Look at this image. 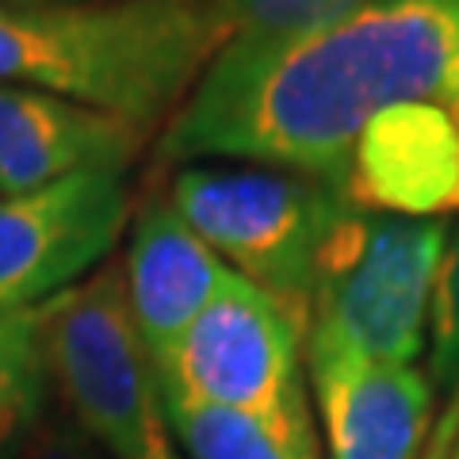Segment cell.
I'll list each match as a JSON object with an SVG mask.
<instances>
[{"label": "cell", "mask_w": 459, "mask_h": 459, "mask_svg": "<svg viewBox=\"0 0 459 459\" xmlns=\"http://www.w3.org/2000/svg\"><path fill=\"white\" fill-rule=\"evenodd\" d=\"M349 204L402 219L459 211V111L437 104L391 108L371 119L341 177Z\"/></svg>", "instance_id": "cell-10"}, {"label": "cell", "mask_w": 459, "mask_h": 459, "mask_svg": "<svg viewBox=\"0 0 459 459\" xmlns=\"http://www.w3.org/2000/svg\"><path fill=\"white\" fill-rule=\"evenodd\" d=\"M238 20V39H291L325 27L364 0H226Z\"/></svg>", "instance_id": "cell-15"}, {"label": "cell", "mask_w": 459, "mask_h": 459, "mask_svg": "<svg viewBox=\"0 0 459 459\" xmlns=\"http://www.w3.org/2000/svg\"><path fill=\"white\" fill-rule=\"evenodd\" d=\"M131 219L119 172H84L0 199V314H20L89 280Z\"/></svg>", "instance_id": "cell-7"}, {"label": "cell", "mask_w": 459, "mask_h": 459, "mask_svg": "<svg viewBox=\"0 0 459 459\" xmlns=\"http://www.w3.org/2000/svg\"><path fill=\"white\" fill-rule=\"evenodd\" d=\"M0 4H8V0H0Z\"/></svg>", "instance_id": "cell-19"}, {"label": "cell", "mask_w": 459, "mask_h": 459, "mask_svg": "<svg viewBox=\"0 0 459 459\" xmlns=\"http://www.w3.org/2000/svg\"><path fill=\"white\" fill-rule=\"evenodd\" d=\"M16 459H108L96 444L69 421H42L39 433L27 440V448Z\"/></svg>", "instance_id": "cell-16"}, {"label": "cell", "mask_w": 459, "mask_h": 459, "mask_svg": "<svg viewBox=\"0 0 459 459\" xmlns=\"http://www.w3.org/2000/svg\"><path fill=\"white\" fill-rule=\"evenodd\" d=\"M165 199L226 268L310 318L318 253L344 207L337 184L268 165L180 169Z\"/></svg>", "instance_id": "cell-5"}, {"label": "cell", "mask_w": 459, "mask_h": 459, "mask_svg": "<svg viewBox=\"0 0 459 459\" xmlns=\"http://www.w3.org/2000/svg\"><path fill=\"white\" fill-rule=\"evenodd\" d=\"M184 459H322V437L307 386L264 410L161 402Z\"/></svg>", "instance_id": "cell-12"}, {"label": "cell", "mask_w": 459, "mask_h": 459, "mask_svg": "<svg viewBox=\"0 0 459 459\" xmlns=\"http://www.w3.org/2000/svg\"><path fill=\"white\" fill-rule=\"evenodd\" d=\"M429 386H433V429L421 459H440L459 437V226L448 234L440 261L433 310H429Z\"/></svg>", "instance_id": "cell-14"}, {"label": "cell", "mask_w": 459, "mask_h": 459, "mask_svg": "<svg viewBox=\"0 0 459 459\" xmlns=\"http://www.w3.org/2000/svg\"><path fill=\"white\" fill-rule=\"evenodd\" d=\"M50 364L39 307L0 314V459H16L50 418Z\"/></svg>", "instance_id": "cell-13"}, {"label": "cell", "mask_w": 459, "mask_h": 459, "mask_svg": "<svg viewBox=\"0 0 459 459\" xmlns=\"http://www.w3.org/2000/svg\"><path fill=\"white\" fill-rule=\"evenodd\" d=\"M150 131L74 100L0 84V199L31 195L84 172H123Z\"/></svg>", "instance_id": "cell-9"}, {"label": "cell", "mask_w": 459, "mask_h": 459, "mask_svg": "<svg viewBox=\"0 0 459 459\" xmlns=\"http://www.w3.org/2000/svg\"><path fill=\"white\" fill-rule=\"evenodd\" d=\"M410 104L459 111V0H364L291 39L234 35L165 123L157 157H230L341 188L364 126Z\"/></svg>", "instance_id": "cell-1"}, {"label": "cell", "mask_w": 459, "mask_h": 459, "mask_svg": "<svg viewBox=\"0 0 459 459\" xmlns=\"http://www.w3.org/2000/svg\"><path fill=\"white\" fill-rule=\"evenodd\" d=\"M307 322L234 268L153 364L161 402L264 410L303 386Z\"/></svg>", "instance_id": "cell-6"}, {"label": "cell", "mask_w": 459, "mask_h": 459, "mask_svg": "<svg viewBox=\"0 0 459 459\" xmlns=\"http://www.w3.org/2000/svg\"><path fill=\"white\" fill-rule=\"evenodd\" d=\"M8 4H62V0H8Z\"/></svg>", "instance_id": "cell-17"}, {"label": "cell", "mask_w": 459, "mask_h": 459, "mask_svg": "<svg viewBox=\"0 0 459 459\" xmlns=\"http://www.w3.org/2000/svg\"><path fill=\"white\" fill-rule=\"evenodd\" d=\"M325 459H421L433 429V386L418 368L368 364L303 344Z\"/></svg>", "instance_id": "cell-8"}, {"label": "cell", "mask_w": 459, "mask_h": 459, "mask_svg": "<svg viewBox=\"0 0 459 459\" xmlns=\"http://www.w3.org/2000/svg\"><path fill=\"white\" fill-rule=\"evenodd\" d=\"M238 35L226 0L0 4V84L157 131Z\"/></svg>", "instance_id": "cell-2"}, {"label": "cell", "mask_w": 459, "mask_h": 459, "mask_svg": "<svg viewBox=\"0 0 459 459\" xmlns=\"http://www.w3.org/2000/svg\"><path fill=\"white\" fill-rule=\"evenodd\" d=\"M119 268L126 307L153 364L180 341L230 272L169 199H150L134 214Z\"/></svg>", "instance_id": "cell-11"}, {"label": "cell", "mask_w": 459, "mask_h": 459, "mask_svg": "<svg viewBox=\"0 0 459 459\" xmlns=\"http://www.w3.org/2000/svg\"><path fill=\"white\" fill-rule=\"evenodd\" d=\"M440 459H459V437H455V444H452V448H448V452H444Z\"/></svg>", "instance_id": "cell-18"}, {"label": "cell", "mask_w": 459, "mask_h": 459, "mask_svg": "<svg viewBox=\"0 0 459 459\" xmlns=\"http://www.w3.org/2000/svg\"><path fill=\"white\" fill-rule=\"evenodd\" d=\"M448 234L444 219H402L344 199L314 268L303 344L413 368L425 352Z\"/></svg>", "instance_id": "cell-3"}, {"label": "cell", "mask_w": 459, "mask_h": 459, "mask_svg": "<svg viewBox=\"0 0 459 459\" xmlns=\"http://www.w3.org/2000/svg\"><path fill=\"white\" fill-rule=\"evenodd\" d=\"M57 402L108 459H184L169 433L161 386L142 344L119 264L39 307Z\"/></svg>", "instance_id": "cell-4"}]
</instances>
